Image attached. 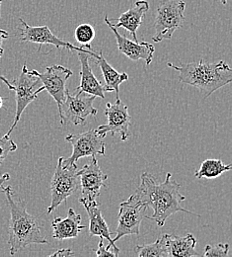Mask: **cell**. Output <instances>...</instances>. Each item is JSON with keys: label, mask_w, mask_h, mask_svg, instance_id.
Returning a JSON list of instances; mask_svg holds the SVG:
<instances>
[{"label": "cell", "mask_w": 232, "mask_h": 257, "mask_svg": "<svg viewBox=\"0 0 232 257\" xmlns=\"http://www.w3.org/2000/svg\"><path fill=\"white\" fill-rule=\"evenodd\" d=\"M181 184L172 179V174L167 173L165 180L162 183H157L156 178L148 173L143 172L140 176V184L135 190V196L151 207L154 211L151 217L147 219L154 221L158 226H163L166 221L172 215L178 212H184L189 215H196L182 207V202L186 197L180 193Z\"/></svg>", "instance_id": "obj_1"}, {"label": "cell", "mask_w": 232, "mask_h": 257, "mask_svg": "<svg viewBox=\"0 0 232 257\" xmlns=\"http://www.w3.org/2000/svg\"><path fill=\"white\" fill-rule=\"evenodd\" d=\"M1 190L5 195L10 211L8 225L10 255H15L31 244H47L48 241L42 235L37 219L27 212L26 202L14 199L11 186H1Z\"/></svg>", "instance_id": "obj_2"}, {"label": "cell", "mask_w": 232, "mask_h": 257, "mask_svg": "<svg viewBox=\"0 0 232 257\" xmlns=\"http://www.w3.org/2000/svg\"><path fill=\"white\" fill-rule=\"evenodd\" d=\"M167 65L179 72L180 82L199 88L204 92V98L232 82V68L224 61L209 64L199 60L180 66L171 63Z\"/></svg>", "instance_id": "obj_3"}, {"label": "cell", "mask_w": 232, "mask_h": 257, "mask_svg": "<svg viewBox=\"0 0 232 257\" xmlns=\"http://www.w3.org/2000/svg\"><path fill=\"white\" fill-rule=\"evenodd\" d=\"M64 158L61 157L55 173L51 180V194L52 201L47 213L52 214L56 211L61 204L66 202L68 197L77 191L80 186V180L78 175V168L76 164L65 166L63 164Z\"/></svg>", "instance_id": "obj_4"}, {"label": "cell", "mask_w": 232, "mask_h": 257, "mask_svg": "<svg viewBox=\"0 0 232 257\" xmlns=\"http://www.w3.org/2000/svg\"><path fill=\"white\" fill-rule=\"evenodd\" d=\"M186 2L183 0H163L159 3L155 17V35L152 40L159 43L163 40H170L174 32L181 28L184 21V11Z\"/></svg>", "instance_id": "obj_5"}, {"label": "cell", "mask_w": 232, "mask_h": 257, "mask_svg": "<svg viewBox=\"0 0 232 257\" xmlns=\"http://www.w3.org/2000/svg\"><path fill=\"white\" fill-rule=\"evenodd\" d=\"M96 96L90 95L83 91H76L71 94L67 91V98L59 109L61 123L63 126L70 123L74 126L85 125L89 117L97 115V109L93 107Z\"/></svg>", "instance_id": "obj_6"}, {"label": "cell", "mask_w": 232, "mask_h": 257, "mask_svg": "<svg viewBox=\"0 0 232 257\" xmlns=\"http://www.w3.org/2000/svg\"><path fill=\"white\" fill-rule=\"evenodd\" d=\"M40 82L41 80L36 75H34L30 70H28L27 65L24 64L21 73L12 82L15 91L16 112L12 126L5 134L6 137H9L12 131L16 128L18 122L21 119L22 113L27 108V106L36 101L38 99V94L45 90L44 86L40 87Z\"/></svg>", "instance_id": "obj_7"}, {"label": "cell", "mask_w": 232, "mask_h": 257, "mask_svg": "<svg viewBox=\"0 0 232 257\" xmlns=\"http://www.w3.org/2000/svg\"><path fill=\"white\" fill-rule=\"evenodd\" d=\"M147 208L148 206L139 200L134 193L127 201L120 204L116 237L113 239L115 243L124 236L139 234L141 222L147 218L145 216Z\"/></svg>", "instance_id": "obj_8"}, {"label": "cell", "mask_w": 232, "mask_h": 257, "mask_svg": "<svg viewBox=\"0 0 232 257\" xmlns=\"http://www.w3.org/2000/svg\"><path fill=\"white\" fill-rule=\"evenodd\" d=\"M66 141L72 146V154L68 159H64L63 164L68 166L76 164L77 161L84 157L105 156L106 145L104 137L99 135L96 128H91L81 134L67 135Z\"/></svg>", "instance_id": "obj_9"}, {"label": "cell", "mask_w": 232, "mask_h": 257, "mask_svg": "<svg viewBox=\"0 0 232 257\" xmlns=\"http://www.w3.org/2000/svg\"><path fill=\"white\" fill-rule=\"evenodd\" d=\"M104 113L107 117V124L101 125L96 128L97 133L104 138L108 133L112 136L119 135L122 141H127L130 136L129 128L131 124L128 106L121 99H117L115 104L107 103Z\"/></svg>", "instance_id": "obj_10"}, {"label": "cell", "mask_w": 232, "mask_h": 257, "mask_svg": "<svg viewBox=\"0 0 232 257\" xmlns=\"http://www.w3.org/2000/svg\"><path fill=\"white\" fill-rule=\"evenodd\" d=\"M34 75H36L41 82L45 90L53 97L57 102L58 109L62 106L67 98V79L73 74L70 69L62 65H51L47 67L45 72H39L37 70H30Z\"/></svg>", "instance_id": "obj_11"}, {"label": "cell", "mask_w": 232, "mask_h": 257, "mask_svg": "<svg viewBox=\"0 0 232 257\" xmlns=\"http://www.w3.org/2000/svg\"><path fill=\"white\" fill-rule=\"evenodd\" d=\"M104 21L112 30V32L114 33L120 53L126 55L130 60L134 62L142 60L147 65L151 64L155 51V48L152 44L148 42H136L134 40L132 41L125 35H121L118 32L117 28L113 26L111 20L108 18V15H105Z\"/></svg>", "instance_id": "obj_12"}, {"label": "cell", "mask_w": 232, "mask_h": 257, "mask_svg": "<svg viewBox=\"0 0 232 257\" xmlns=\"http://www.w3.org/2000/svg\"><path fill=\"white\" fill-rule=\"evenodd\" d=\"M21 23L20 30V41L21 42H29L33 44H38L41 49L42 45H53L58 49L65 48L70 51H82V47H76L72 44L66 42L56 36L50 30L48 26H30L28 25L22 18L19 19Z\"/></svg>", "instance_id": "obj_13"}, {"label": "cell", "mask_w": 232, "mask_h": 257, "mask_svg": "<svg viewBox=\"0 0 232 257\" xmlns=\"http://www.w3.org/2000/svg\"><path fill=\"white\" fill-rule=\"evenodd\" d=\"M78 175L83 198L89 201L96 200L99 197L101 188L106 186L105 181L108 179V175L101 170L97 159L92 157L89 163L78 170Z\"/></svg>", "instance_id": "obj_14"}, {"label": "cell", "mask_w": 232, "mask_h": 257, "mask_svg": "<svg viewBox=\"0 0 232 257\" xmlns=\"http://www.w3.org/2000/svg\"><path fill=\"white\" fill-rule=\"evenodd\" d=\"M79 202L83 205L84 209L87 212V215L89 217V234L90 236H99L104 239H107L109 241V244L107 245L108 249L113 248V251L117 256L120 254V249L116 246V243L111 238V232L109 229V226L105 222L102 212L100 210V204L94 201H89L85 198H80Z\"/></svg>", "instance_id": "obj_15"}, {"label": "cell", "mask_w": 232, "mask_h": 257, "mask_svg": "<svg viewBox=\"0 0 232 257\" xmlns=\"http://www.w3.org/2000/svg\"><path fill=\"white\" fill-rule=\"evenodd\" d=\"M88 45H82V51L77 52V56L80 62V84L75 89L76 91H83L90 95L105 98V92H107L105 85H102L99 80L95 77L92 68L89 64L90 55L86 53Z\"/></svg>", "instance_id": "obj_16"}, {"label": "cell", "mask_w": 232, "mask_h": 257, "mask_svg": "<svg viewBox=\"0 0 232 257\" xmlns=\"http://www.w3.org/2000/svg\"><path fill=\"white\" fill-rule=\"evenodd\" d=\"M149 10V3L146 0H137L133 7H131L128 11L124 12L117 20V23L112 24L116 28H124L132 34L134 41L137 40V29L141 25L142 18L145 13Z\"/></svg>", "instance_id": "obj_17"}, {"label": "cell", "mask_w": 232, "mask_h": 257, "mask_svg": "<svg viewBox=\"0 0 232 257\" xmlns=\"http://www.w3.org/2000/svg\"><path fill=\"white\" fill-rule=\"evenodd\" d=\"M86 226L81 225V216L70 208L67 218H57L52 222L53 237L59 240L76 238Z\"/></svg>", "instance_id": "obj_18"}, {"label": "cell", "mask_w": 232, "mask_h": 257, "mask_svg": "<svg viewBox=\"0 0 232 257\" xmlns=\"http://www.w3.org/2000/svg\"><path fill=\"white\" fill-rule=\"evenodd\" d=\"M88 55H90L91 58L95 59L96 63L99 65L103 74V77L105 79V87L107 92L115 91L116 99H120V85L129 79V75L126 72H118L111 64L107 62V60L104 58L102 51L98 53L94 52L92 48L89 50Z\"/></svg>", "instance_id": "obj_19"}, {"label": "cell", "mask_w": 232, "mask_h": 257, "mask_svg": "<svg viewBox=\"0 0 232 257\" xmlns=\"http://www.w3.org/2000/svg\"><path fill=\"white\" fill-rule=\"evenodd\" d=\"M166 245L168 250V257L199 256L196 250L197 239L192 233L186 236H178L175 234L166 233Z\"/></svg>", "instance_id": "obj_20"}, {"label": "cell", "mask_w": 232, "mask_h": 257, "mask_svg": "<svg viewBox=\"0 0 232 257\" xmlns=\"http://www.w3.org/2000/svg\"><path fill=\"white\" fill-rule=\"evenodd\" d=\"M231 169L232 164L226 165L221 160H205L201 162V165L199 170L196 171L195 176L199 179H213Z\"/></svg>", "instance_id": "obj_21"}, {"label": "cell", "mask_w": 232, "mask_h": 257, "mask_svg": "<svg viewBox=\"0 0 232 257\" xmlns=\"http://www.w3.org/2000/svg\"><path fill=\"white\" fill-rule=\"evenodd\" d=\"M135 253L138 257H168L165 235L157 238L153 243L135 246Z\"/></svg>", "instance_id": "obj_22"}, {"label": "cell", "mask_w": 232, "mask_h": 257, "mask_svg": "<svg viewBox=\"0 0 232 257\" xmlns=\"http://www.w3.org/2000/svg\"><path fill=\"white\" fill-rule=\"evenodd\" d=\"M75 40L81 45H88L95 38V30L90 24L84 23L76 27L74 32Z\"/></svg>", "instance_id": "obj_23"}, {"label": "cell", "mask_w": 232, "mask_h": 257, "mask_svg": "<svg viewBox=\"0 0 232 257\" xmlns=\"http://www.w3.org/2000/svg\"><path fill=\"white\" fill-rule=\"evenodd\" d=\"M229 249H230V245L228 243H218L214 246L206 245L205 249H204L203 256H228L229 255Z\"/></svg>", "instance_id": "obj_24"}, {"label": "cell", "mask_w": 232, "mask_h": 257, "mask_svg": "<svg viewBox=\"0 0 232 257\" xmlns=\"http://www.w3.org/2000/svg\"><path fill=\"white\" fill-rule=\"evenodd\" d=\"M17 150V145L9 137L5 135L0 137V165L5 161L9 153H12Z\"/></svg>", "instance_id": "obj_25"}, {"label": "cell", "mask_w": 232, "mask_h": 257, "mask_svg": "<svg viewBox=\"0 0 232 257\" xmlns=\"http://www.w3.org/2000/svg\"><path fill=\"white\" fill-rule=\"evenodd\" d=\"M96 255L99 257L113 256L117 257L115 252L111 249H108L107 246H104V238L100 237L99 244H98V249L96 250Z\"/></svg>", "instance_id": "obj_26"}, {"label": "cell", "mask_w": 232, "mask_h": 257, "mask_svg": "<svg viewBox=\"0 0 232 257\" xmlns=\"http://www.w3.org/2000/svg\"><path fill=\"white\" fill-rule=\"evenodd\" d=\"M73 251L70 248H66V249H58L54 253H52L51 257H67L73 255Z\"/></svg>", "instance_id": "obj_27"}, {"label": "cell", "mask_w": 232, "mask_h": 257, "mask_svg": "<svg viewBox=\"0 0 232 257\" xmlns=\"http://www.w3.org/2000/svg\"><path fill=\"white\" fill-rule=\"evenodd\" d=\"M8 37H9L8 32L0 28V59L2 58V56H3V54H4V50H3V48H2L3 41L6 40V39H8Z\"/></svg>", "instance_id": "obj_28"}, {"label": "cell", "mask_w": 232, "mask_h": 257, "mask_svg": "<svg viewBox=\"0 0 232 257\" xmlns=\"http://www.w3.org/2000/svg\"><path fill=\"white\" fill-rule=\"evenodd\" d=\"M0 81H2L4 84H6L7 85V87L9 88V90H14V86H13V84L12 83H10L5 77H3L2 75H0Z\"/></svg>", "instance_id": "obj_29"}, {"label": "cell", "mask_w": 232, "mask_h": 257, "mask_svg": "<svg viewBox=\"0 0 232 257\" xmlns=\"http://www.w3.org/2000/svg\"><path fill=\"white\" fill-rule=\"evenodd\" d=\"M9 178H10V175H9L8 173L2 174V175L0 176V187L4 184V182H6L7 180H9Z\"/></svg>", "instance_id": "obj_30"}, {"label": "cell", "mask_w": 232, "mask_h": 257, "mask_svg": "<svg viewBox=\"0 0 232 257\" xmlns=\"http://www.w3.org/2000/svg\"><path fill=\"white\" fill-rule=\"evenodd\" d=\"M5 99L6 98H4V97L0 96V110H1V108L3 107V103H4V101H5Z\"/></svg>", "instance_id": "obj_31"}, {"label": "cell", "mask_w": 232, "mask_h": 257, "mask_svg": "<svg viewBox=\"0 0 232 257\" xmlns=\"http://www.w3.org/2000/svg\"><path fill=\"white\" fill-rule=\"evenodd\" d=\"M220 1H221V3H222V4H226L228 0H220Z\"/></svg>", "instance_id": "obj_32"}, {"label": "cell", "mask_w": 232, "mask_h": 257, "mask_svg": "<svg viewBox=\"0 0 232 257\" xmlns=\"http://www.w3.org/2000/svg\"><path fill=\"white\" fill-rule=\"evenodd\" d=\"M1 2H2V0H0V9H1ZM0 18H1V13H0Z\"/></svg>", "instance_id": "obj_33"}]
</instances>
